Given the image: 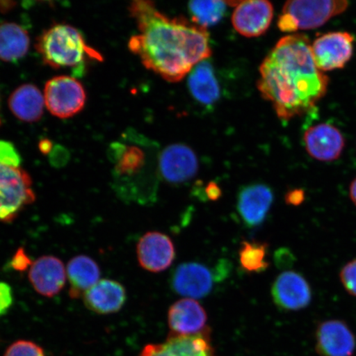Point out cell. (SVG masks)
I'll return each instance as SVG.
<instances>
[{"mask_svg": "<svg viewBox=\"0 0 356 356\" xmlns=\"http://www.w3.org/2000/svg\"><path fill=\"white\" fill-rule=\"evenodd\" d=\"M207 314L199 302L193 299H181L171 305L168 322L171 335L191 336L206 331Z\"/></svg>", "mask_w": 356, "mask_h": 356, "instance_id": "obj_17", "label": "cell"}, {"mask_svg": "<svg viewBox=\"0 0 356 356\" xmlns=\"http://www.w3.org/2000/svg\"><path fill=\"white\" fill-rule=\"evenodd\" d=\"M204 195H206V198L209 200L216 202V200L221 197L222 190L216 182H209L206 188H204Z\"/></svg>", "mask_w": 356, "mask_h": 356, "instance_id": "obj_33", "label": "cell"}, {"mask_svg": "<svg viewBox=\"0 0 356 356\" xmlns=\"http://www.w3.org/2000/svg\"><path fill=\"white\" fill-rule=\"evenodd\" d=\"M21 156L10 142L0 140V165L20 168Z\"/></svg>", "mask_w": 356, "mask_h": 356, "instance_id": "obj_28", "label": "cell"}, {"mask_svg": "<svg viewBox=\"0 0 356 356\" xmlns=\"http://www.w3.org/2000/svg\"><path fill=\"white\" fill-rule=\"evenodd\" d=\"M67 275L63 262L56 257L44 256L30 267L29 278L35 291L44 297L59 293L65 284Z\"/></svg>", "mask_w": 356, "mask_h": 356, "instance_id": "obj_18", "label": "cell"}, {"mask_svg": "<svg viewBox=\"0 0 356 356\" xmlns=\"http://www.w3.org/2000/svg\"><path fill=\"white\" fill-rule=\"evenodd\" d=\"M353 42L354 37L349 33L321 35L311 44L316 65L322 72L343 68L353 56Z\"/></svg>", "mask_w": 356, "mask_h": 356, "instance_id": "obj_7", "label": "cell"}, {"mask_svg": "<svg viewBox=\"0 0 356 356\" xmlns=\"http://www.w3.org/2000/svg\"><path fill=\"white\" fill-rule=\"evenodd\" d=\"M0 123H1V122H0Z\"/></svg>", "mask_w": 356, "mask_h": 356, "instance_id": "obj_36", "label": "cell"}, {"mask_svg": "<svg viewBox=\"0 0 356 356\" xmlns=\"http://www.w3.org/2000/svg\"><path fill=\"white\" fill-rule=\"evenodd\" d=\"M129 10L140 33L133 35L129 48L147 69L167 81H181L211 56L209 34L202 26L170 19L145 0L133 1Z\"/></svg>", "mask_w": 356, "mask_h": 356, "instance_id": "obj_1", "label": "cell"}, {"mask_svg": "<svg viewBox=\"0 0 356 356\" xmlns=\"http://www.w3.org/2000/svg\"><path fill=\"white\" fill-rule=\"evenodd\" d=\"M111 158L115 163V175L130 178L139 175L147 163L145 150L139 145L115 143L111 146Z\"/></svg>", "mask_w": 356, "mask_h": 356, "instance_id": "obj_23", "label": "cell"}, {"mask_svg": "<svg viewBox=\"0 0 356 356\" xmlns=\"http://www.w3.org/2000/svg\"><path fill=\"white\" fill-rule=\"evenodd\" d=\"M340 279L346 291L350 296L356 297V259L350 261L343 266L341 270Z\"/></svg>", "mask_w": 356, "mask_h": 356, "instance_id": "obj_29", "label": "cell"}, {"mask_svg": "<svg viewBox=\"0 0 356 356\" xmlns=\"http://www.w3.org/2000/svg\"><path fill=\"white\" fill-rule=\"evenodd\" d=\"M3 356H46L41 346L35 342L20 340L8 346Z\"/></svg>", "mask_w": 356, "mask_h": 356, "instance_id": "obj_27", "label": "cell"}, {"mask_svg": "<svg viewBox=\"0 0 356 356\" xmlns=\"http://www.w3.org/2000/svg\"><path fill=\"white\" fill-rule=\"evenodd\" d=\"M286 202L291 206H300L305 200V191L300 189H293L286 193Z\"/></svg>", "mask_w": 356, "mask_h": 356, "instance_id": "obj_32", "label": "cell"}, {"mask_svg": "<svg viewBox=\"0 0 356 356\" xmlns=\"http://www.w3.org/2000/svg\"><path fill=\"white\" fill-rule=\"evenodd\" d=\"M89 310L110 314L121 310L127 301V291L122 284L113 280H101L83 296Z\"/></svg>", "mask_w": 356, "mask_h": 356, "instance_id": "obj_19", "label": "cell"}, {"mask_svg": "<svg viewBox=\"0 0 356 356\" xmlns=\"http://www.w3.org/2000/svg\"><path fill=\"white\" fill-rule=\"evenodd\" d=\"M356 346L355 335L346 323L328 320L318 325L316 350L321 356H351Z\"/></svg>", "mask_w": 356, "mask_h": 356, "instance_id": "obj_15", "label": "cell"}, {"mask_svg": "<svg viewBox=\"0 0 356 356\" xmlns=\"http://www.w3.org/2000/svg\"><path fill=\"white\" fill-rule=\"evenodd\" d=\"M191 95L203 105H212L220 97V88L210 62L204 60L195 65L188 77Z\"/></svg>", "mask_w": 356, "mask_h": 356, "instance_id": "obj_22", "label": "cell"}, {"mask_svg": "<svg viewBox=\"0 0 356 356\" xmlns=\"http://www.w3.org/2000/svg\"><path fill=\"white\" fill-rule=\"evenodd\" d=\"M274 8L268 1H241L232 16L234 28L246 38L264 34L273 19Z\"/></svg>", "mask_w": 356, "mask_h": 356, "instance_id": "obj_16", "label": "cell"}, {"mask_svg": "<svg viewBox=\"0 0 356 356\" xmlns=\"http://www.w3.org/2000/svg\"><path fill=\"white\" fill-rule=\"evenodd\" d=\"M35 200L28 172L21 168L0 165V222H13Z\"/></svg>", "mask_w": 356, "mask_h": 356, "instance_id": "obj_5", "label": "cell"}, {"mask_svg": "<svg viewBox=\"0 0 356 356\" xmlns=\"http://www.w3.org/2000/svg\"><path fill=\"white\" fill-rule=\"evenodd\" d=\"M66 275L70 283V296L72 299H79L99 282L101 271L99 265L91 257L80 255L69 261Z\"/></svg>", "mask_w": 356, "mask_h": 356, "instance_id": "obj_20", "label": "cell"}, {"mask_svg": "<svg viewBox=\"0 0 356 356\" xmlns=\"http://www.w3.org/2000/svg\"><path fill=\"white\" fill-rule=\"evenodd\" d=\"M229 7L228 2L224 1H193L188 4V10L195 24L207 29L219 22Z\"/></svg>", "mask_w": 356, "mask_h": 356, "instance_id": "obj_26", "label": "cell"}, {"mask_svg": "<svg viewBox=\"0 0 356 356\" xmlns=\"http://www.w3.org/2000/svg\"><path fill=\"white\" fill-rule=\"evenodd\" d=\"M33 264V261L31 260V258L22 248H20L16 252L11 261L13 268L17 271H24L26 269H30Z\"/></svg>", "mask_w": 356, "mask_h": 356, "instance_id": "obj_31", "label": "cell"}, {"mask_svg": "<svg viewBox=\"0 0 356 356\" xmlns=\"http://www.w3.org/2000/svg\"><path fill=\"white\" fill-rule=\"evenodd\" d=\"M216 277L206 265L186 262L173 270L171 287L177 295L188 299H202L211 292Z\"/></svg>", "mask_w": 356, "mask_h": 356, "instance_id": "obj_8", "label": "cell"}, {"mask_svg": "<svg viewBox=\"0 0 356 356\" xmlns=\"http://www.w3.org/2000/svg\"><path fill=\"white\" fill-rule=\"evenodd\" d=\"M268 244L257 241H243L238 252L240 266L248 273H261L268 269Z\"/></svg>", "mask_w": 356, "mask_h": 356, "instance_id": "obj_25", "label": "cell"}, {"mask_svg": "<svg viewBox=\"0 0 356 356\" xmlns=\"http://www.w3.org/2000/svg\"><path fill=\"white\" fill-rule=\"evenodd\" d=\"M198 167L197 155L188 145H169L159 155L160 175L169 184H181L191 180L197 175Z\"/></svg>", "mask_w": 356, "mask_h": 356, "instance_id": "obj_10", "label": "cell"}, {"mask_svg": "<svg viewBox=\"0 0 356 356\" xmlns=\"http://www.w3.org/2000/svg\"><path fill=\"white\" fill-rule=\"evenodd\" d=\"M138 356H218L211 344V330L197 335H169L160 344H149Z\"/></svg>", "mask_w": 356, "mask_h": 356, "instance_id": "obj_9", "label": "cell"}, {"mask_svg": "<svg viewBox=\"0 0 356 356\" xmlns=\"http://www.w3.org/2000/svg\"><path fill=\"white\" fill-rule=\"evenodd\" d=\"M328 83L315 64L309 39L291 34L280 39L262 62L257 88L286 122L309 113L326 95Z\"/></svg>", "mask_w": 356, "mask_h": 356, "instance_id": "obj_2", "label": "cell"}, {"mask_svg": "<svg viewBox=\"0 0 356 356\" xmlns=\"http://www.w3.org/2000/svg\"><path fill=\"white\" fill-rule=\"evenodd\" d=\"M271 296L279 309L298 311L305 309L312 300V291L308 282L300 273L284 271L275 279Z\"/></svg>", "mask_w": 356, "mask_h": 356, "instance_id": "obj_12", "label": "cell"}, {"mask_svg": "<svg viewBox=\"0 0 356 356\" xmlns=\"http://www.w3.org/2000/svg\"><path fill=\"white\" fill-rule=\"evenodd\" d=\"M43 95L48 111L58 118H72L86 106V92L82 83L66 75L49 80Z\"/></svg>", "mask_w": 356, "mask_h": 356, "instance_id": "obj_6", "label": "cell"}, {"mask_svg": "<svg viewBox=\"0 0 356 356\" xmlns=\"http://www.w3.org/2000/svg\"><path fill=\"white\" fill-rule=\"evenodd\" d=\"M273 200V191L268 186L257 184L244 186L238 195L240 219L249 228L261 225L268 215Z\"/></svg>", "mask_w": 356, "mask_h": 356, "instance_id": "obj_14", "label": "cell"}, {"mask_svg": "<svg viewBox=\"0 0 356 356\" xmlns=\"http://www.w3.org/2000/svg\"><path fill=\"white\" fill-rule=\"evenodd\" d=\"M37 49L44 63L54 69L80 68L88 60H102L74 26L56 24L39 38Z\"/></svg>", "mask_w": 356, "mask_h": 356, "instance_id": "obj_3", "label": "cell"}, {"mask_svg": "<svg viewBox=\"0 0 356 356\" xmlns=\"http://www.w3.org/2000/svg\"><path fill=\"white\" fill-rule=\"evenodd\" d=\"M136 252L142 268L153 273L167 270L176 257L175 243L170 237L154 231L142 236Z\"/></svg>", "mask_w": 356, "mask_h": 356, "instance_id": "obj_11", "label": "cell"}, {"mask_svg": "<svg viewBox=\"0 0 356 356\" xmlns=\"http://www.w3.org/2000/svg\"><path fill=\"white\" fill-rule=\"evenodd\" d=\"M44 105L43 93L33 84L17 88L8 100L13 114L25 122H34L41 119Z\"/></svg>", "mask_w": 356, "mask_h": 356, "instance_id": "obj_21", "label": "cell"}, {"mask_svg": "<svg viewBox=\"0 0 356 356\" xmlns=\"http://www.w3.org/2000/svg\"><path fill=\"white\" fill-rule=\"evenodd\" d=\"M13 302V295L10 284L0 282V317L7 314Z\"/></svg>", "mask_w": 356, "mask_h": 356, "instance_id": "obj_30", "label": "cell"}, {"mask_svg": "<svg viewBox=\"0 0 356 356\" xmlns=\"http://www.w3.org/2000/svg\"><path fill=\"white\" fill-rule=\"evenodd\" d=\"M30 38L28 32L13 22L0 25V60L16 62L28 54Z\"/></svg>", "mask_w": 356, "mask_h": 356, "instance_id": "obj_24", "label": "cell"}, {"mask_svg": "<svg viewBox=\"0 0 356 356\" xmlns=\"http://www.w3.org/2000/svg\"><path fill=\"white\" fill-rule=\"evenodd\" d=\"M350 197L356 207V177L350 186Z\"/></svg>", "mask_w": 356, "mask_h": 356, "instance_id": "obj_35", "label": "cell"}, {"mask_svg": "<svg viewBox=\"0 0 356 356\" xmlns=\"http://www.w3.org/2000/svg\"><path fill=\"white\" fill-rule=\"evenodd\" d=\"M51 149L52 144L50 140H44L40 143V150H41L43 154H48L51 152Z\"/></svg>", "mask_w": 356, "mask_h": 356, "instance_id": "obj_34", "label": "cell"}, {"mask_svg": "<svg viewBox=\"0 0 356 356\" xmlns=\"http://www.w3.org/2000/svg\"><path fill=\"white\" fill-rule=\"evenodd\" d=\"M349 6L346 0H296L284 4L278 26L284 33L320 28Z\"/></svg>", "mask_w": 356, "mask_h": 356, "instance_id": "obj_4", "label": "cell"}, {"mask_svg": "<svg viewBox=\"0 0 356 356\" xmlns=\"http://www.w3.org/2000/svg\"><path fill=\"white\" fill-rule=\"evenodd\" d=\"M307 152L319 161L339 159L345 147V138L333 124L320 123L311 127L304 136Z\"/></svg>", "mask_w": 356, "mask_h": 356, "instance_id": "obj_13", "label": "cell"}]
</instances>
